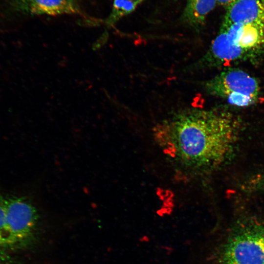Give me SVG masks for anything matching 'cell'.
<instances>
[{"label":"cell","mask_w":264,"mask_h":264,"mask_svg":"<svg viewBox=\"0 0 264 264\" xmlns=\"http://www.w3.org/2000/svg\"><path fill=\"white\" fill-rule=\"evenodd\" d=\"M240 124L221 107L177 111L154 128L164 153L183 166L207 170L220 166L233 154Z\"/></svg>","instance_id":"cell-1"},{"label":"cell","mask_w":264,"mask_h":264,"mask_svg":"<svg viewBox=\"0 0 264 264\" xmlns=\"http://www.w3.org/2000/svg\"><path fill=\"white\" fill-rule=\"evenodd\" d=\"M220 264H264V222L239 221L221 250Z\"/></svg>","instance_id":"cell-2"},{"label":"cell","mask_w":264,"mask_h":264,"mask_svg":"<svg viewBox=\"0 0 264 264\" xmlns=\"http://www.w3.org/2000/svg\"><path fill=\"white\" fill-rule=\"evenodd\" d=\"M9 251L25 248L34 241L39 220L38 210L28 198L3 195Z\"/></svg>","instance_id":"cell-3"},{"label":"cell","mask_w":264,"mask_h":264,"mask_svg":"<svg viewBox=\"0 0 264 264\" xmlns=\"http://www.w3.org/2000/svg\"><path fill=\"white\" fill-rule=\"evenodd\" d=\"M204 88L208 94L222 98L231 105L241 107L255 103L260 89L254 77L235 68L222 70L205 82Z\"/></svg>","instance_id":"cell-4"},{"label":"cell","mask_w":264,"mask_h":264,"mask_svg":"<svg viewBox=\"0 0 264 264\" xmlns=\"http://www.w3.org/2000/svg\"><path fill=\"white\" fill-rule=\"evenodd\" d=\"M5 2L7 10L15 14L83 15L76 0H6Z\"/></svg>","instance_id":"cell-5"},{"label":"cell","mask_w":264,"mask_h":264,"mask_svg":"<svg viewBox=\"0 0 264 264\" xmlns=\"http://www.w3.org/2000/svg\"><path fill=\"white\" fill-rule=\"evenodd\" d=\"M223 23L264 24V0H236L227 7Z\"/></svg>","instance_id":"cell-6"},{"label":"cell","mask_w":264,"mask_h":264,"mask_svg":"<svg viewBox=\"0 0 264 264\" xmlns=\"http://www.w3.org/2000/svg\"><path fill=\"white\" fill-rule=\"evenodd\" d=\"M222 24L226 27L235 43L248 54L260 49L264 44V24Z\"/></svg>","instance_id":"cell-7"},{"label":"cell","mask_w":264,"mask_h":264,"mask_svg":"<svg viewBox=\"0 0 264 264\" xmlns=\"http://www.w3.org/2000/svg\"><path fill=\"white\" fill-rule=\"evenodd\" d=\"M217 2V0H188L181 16L182 22L194 29L199 30Z\"/></svg>","instance_id":"cell-8"},{"label":"cell","mask_w":264,"mask_h":264,"mask_svg":"<svg viewBox=\"0 0 264 264\" xmlns=\"http://www.w3.org/2000/svg\"><path fill=\"white\" fill-rule=\"evenodd\" d=\"M0 250L9 251L8 235L5 221L4 197L2 195H0Z\"/></svg>","instance_id":"cell-9"},{"label":"cell","mask_w":264,"mask_h":264,"mask_svg":"<svg viewBox=\"0 0 264 264\" xmlns=\"http://www.w3.org/2000/svg\"><path fill=\"white\" fill-rule=\"evenodd\" d=\"M144 0H114L117 5L127 10H135L137 6Z\"/></svg>","instance_id":"cell-10"},{"label":"cell","mask_w":264,"mask_h":264,"mask_svg":"<svg viewBox=\"0 0 264 264\" xmlns=\"http://www.w3.org/2000/svg\"><path fill=\"white\" fill-rule=\"evenodd\" d=\"M0 264H18L8 252L0 250Z\"/></svg>","instance_id":"cell-11"},{"label":"cell","mask_w":264,"mask_h":264,"mask_svg":"<svg viewBox=\"0 0 264 264\" xmlns=\"http://www.w3.org/2000/svg\"><path fill=\"white\" fill-rule=\"evenodd\" d=\"M108 38V33L107 31H105L97 40V42L94 44V47L96 48L99 47L101 45L104 44Z\"/></svg>","instance_id":"cell-12"},{"label":"cell","mask_w":264,"mask_h":264,"mask_svg":"<svg viewBox=\"0 0 264 264\" xmlns=\"http://www.w3.org/2000/svg\"><path fill=\"white\" fill-rule=\"evenodd\" d=\"M236 0H217V2L226 8Z\"/></svg>","instance_id":"cell-13"}]
</instances>
